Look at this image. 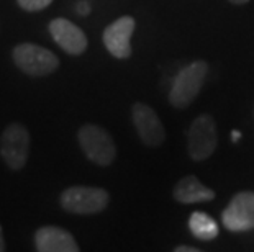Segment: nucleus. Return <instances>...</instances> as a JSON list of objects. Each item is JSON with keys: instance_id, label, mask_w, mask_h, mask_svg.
Here are the masks:
<instances>
[{"instance_id": "nucleus-1", "label": "nucleus", "mask_w": 254, "mask_h": 252, "mask_svg": "<svg viewBox=\"0 0 254 252\" xmlns=\"http://www.w3.org/2000/svg\"><path fill=\"white\" fill-rule=\"evenodd\" d=\"M207 74L208 64L205 61H193L182 67L172 80L169 103L176 108H187L198 95Z\"/></svg>"}, {"instance_id": "nucleus-2", "label": "nucleus", "mask_w": 254, "mask_h": 252, "mask_svg": "<svg viewBox=\"0 0 254 252\" xmlns=\"http://www.w3.org/2000/svg\"><path fill=\"white\" fill-rule=\"evenodd\" d=\"M59 203L67 213L87 216L104 211L110 203V195L100 187L74 185L63 192Z\"/></svg>"}, {"instance_id": "nucleus-3", "label": "nucleus", "mask_w": 254, "mask_h": 252, "mask_svg": "<svg viewBox=\"0 0 254 252\" xmlns=\"http://www.w3.org/2000/svg\"><path fill=\"white\" fill-rule=\"evenodd\" d=\"M12 57L15 66L31 77L50 76L59 67V59L55 52L35 43H21L15 46Z\"/></svg>"}, {"instance_id": "nucleus-4", "label": "nucleus", "mask_w": 254, "mask_h": 252, "mask_svg": "<svg viewBox=\"0 0 254 252\" xmlns=\"http://www.w3.org/2000/svg\"><path fill=\"white\" fill-rule=\"evenodd\" d=\"M77 141L85 157L100 167L110 165L117 157V146L109 131L99 125H82L79 128Z\"/></svg>"}, {"instance_id": "nucleus-5", "label": "nucleus", "mask_w": 254, "mask_h": 252, "mask_svg": "<svg viewBox=\"0 0 254 252\" xmlns=\"http://www.w3.org/2000/svg\"><path fill=\"white\" fill-rule=\"evenodd\" d=\"M217 144H218V136H217V123H215V120L208 113L197 116L187 131L189 155L195 162H202V160L208 159L215 152Z\"/></svg>"}, {"instance_id": "nucleus-6", "label": "nucleus", "mask_w": 254, "mask_h": 252, "mask_svg": "<svg viewBox=\"0 0 254 252\" xmlns=\"http://www.w3.org/2000/svg\"><path fill=\"white\" fill-rule=\"evenodd\" d=\"M30 133L20 125L12 123L3 130L0 136V155L10 170H21L26 165L30 155Z\"/></svg>"}, {"instance_id": "nucleus-7", "label": "nucleus", "mask_w": 254, "mask_h": 252, "mask_svg": "<svg viewBox=\"0 0 254 252\" xmlns=\"http://www.w3.org/2000/svg\"><path fill=\"white\" fill-rule=\"evenodd\" d=\"M221 223L231 233L254 229V192H240L221 213Z\"/></svg>"}, {"instance_id": "nucleus-8", "label": "nucleus", "mask_w": 254, "mask_h": 252, "mask_svg": "<svg viewBox=\"0 0 254 252\" xmlns=\"http://www.w3.org/2000/svg\"><path fill=\"white\" fill-rule=\"evenodd\" d=\"M136 28V20L129 15H123L104 30L102 40L113 57L128 59L131 56V36Z\"/></svg>"}, {"instance_id": "nucleus-9", "label": "nucleus", "mask_w": 254, "mask_h": 252, "mask_svg": "<svg viewBox=\"0 0 254 252\" xmlns=\"http://www.w3.org/2000/svg\"><path fill=\"white\" fill-rule=\"evenodd\" d=\"M131 116L138 136L146 146L158 148L164 143V126L161 123L158 113L149 105L141 103V101H134L131 106Z\"/></svg>"}, {"instance_id": "nucleus-10", "label": "nucleus", "mask_w": 254, "mask_h": 252, "mask_svg": "<svg viewBox=\"0 0 254 252\" xmlns=\"http://www.w3.org/2000/svg\"><path fill=\"white\" fill-rule=\"evenodd\" d=\"M48 31L53 36L56 45L64 52L72 56H79L85 52L89 46L87 36L77 25L66 18H55L48 25Z\"/></svg>"}, {"instance_id": "nucleus-11", "label": "nucleus", "mask_w": 254, "mask_h": 252, "mask_svg": "<svg viewBox=\"0 0 254 252\" xmlns=\"http://www.w3.org/2000/svg\"><path fill=\"white\" fill-rule=\"evenodd\" d=\"M38 252H79L74 236L59 226H41L35 233Z\"/></svg>"}, {"instance_id": "nucleus-12", "label": "nucleus", "mask_w": 254, "mask_h": 252, "mask_svg": "<svg viewBox=\"0 0 254 252\" xmlns=\"http://www.w3.org/2000/svg\"><path fill=\"white\" fill-rule=\"evenodd\" d=\"M176 202L182 205H193V203L212 202L215 198V190L205 187L195 175H187L177 182L174 189Z\"/></svg>"}, {"instance_id": "nucleus-13", "label": "nucleus", "mask_w": 254, "mask_h": 252, "mask_svg": "<svg viewBox=\"0 0 254 252\" xmlns=\"http://www.w3.org/2000/svg\"><path fill=\"white\" fill-rule=\"evenodd\" d=\"M189 229L200 241H213L218 236L217 221L203 211H193L189 218Z\"/></svg>"}, {"instance_id": "nucleus-14", "label": "nucleus", "mask_w": 254, "mask_h": 252, "mask_svg": "<svg viewBox=\"0 0 254 252\" xmlns=\"http://www.w3.org/2000/svg\"><path fill=\"white\" fill-rule=\"evenodd\" d=\"M17 3L25 12H41L46 7H50L53 0H17Z\"/></svg>"}, {"instance_id": "nucleus-15", "label": "nucleus", "mask_w": 254, "mask_h": 252, "mask_svg": "<svg viewBox=\"0 0 254 252\" xmlns=\"http://www.w3.org/2000/svg\"><path fill=\"white\" fill-rule=\"evenodd\" d=\"M75 13L80 15V17H85V15L90 13V5L89 2H79L75 5Z\"/></svg>"}, {"instance_id": "nucleus-16", "label": "nucleus", "mask_w": 254, "mask_h": 252, "mask_svg": "<svg viewBox=\"0 0 254 252\" xmlns=\"http://www.w3.org/2000/svg\"><path fill=\"white\" fill-rule=\"evenodd\" d=\"M174 251L176 252H200V249H197V248H189V246H177Z\"/></svg>"}, {"instance_id": "nucleus-17", "label": "nucleus", "mask_w": 254, "mask_h": 252, "mask_svg": "<svg viewBox=\"0 0 254 252\" xmlns=\"http://www.w3.org/2000/svg\"><path fill=\"white\" fill-rule=\"evenodd\" d=\"M7 249V246H5V239H3V229L0 226V252H3Z\"/></svg>"}, {"instance_id": "nucleus-18", "label": "nucleus", "mask_w": 254, "mask_h": 252, "mask_svg": "<svg viewBox=\"0 0 254 252\" xmlns=\"http://www.w3.org/2000/svg\"><path fill=\"white\" fill-rule=\"evenodd\" d=\"M241 133L240 131H233V133H231V139H233V143H238V141H240V139H241Z\"/></svg>"}, {"instance_id": "nucleus-19", "label": "nucleus", "mask_w": 254, "mask_h": 252, "mask_svg": "<svg viewBox=\"0 0 254 252\" xmlns=\"http://www.w3.org/2000/svg\"><path fill=\"white\" fill-rule=\"evenodd\" d=\"M231 3H235V5H243V3H248L250 0H230Z\"/></svg>"}]
</instances>
